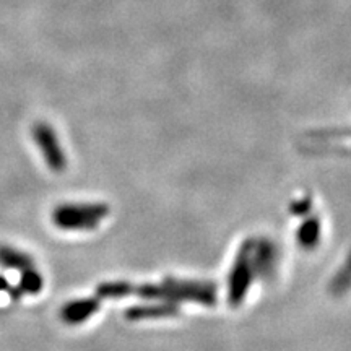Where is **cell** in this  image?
<instances>
[{
	"label": "cell",
	"instance_id": "cell-1",
	"mask_svg": "<svg viewBox=\"0 0 351 351\" xmlns=\"http://www.w3.org/2000/svg\"><path fill=\"white\" fill-rule=\"evenodd\" d=\"M135 295L145 300H163L169 302H199L212 306L217 302V287L199 280L166 278L158 285H138L134 287Z\"/></svg>",
	"mask_w": 351,
	"mask_h": 351
},
{
	"label": "cell",
	"instance_id": "cell-2",
	"mask_svg": "<svg viewBox=\"0 0 351 351\" xmlns=\"http://www.w3.org/2000/svg\"><path fill=\"white\" fill-rule=\"evenodd\" d=\"M108 215L109 207L104 204H64L54 210L52 221L60 230L88 231L95 230Z\"/></svg>",
	"mask_w": 351,
	"mask_h": 351
},
{
	"label": "cell",
	"instance_id": "cell-3",
	"mask_svg": "<svg viewBox=\"0 0 351 351\" xmlns=\"http://www.w3.org/2000/svg\"><path fill=\"white\" fill-rule=\"evenodd\" d=\"M252 245L254 239L245 241L241 245L238 257H236L232 269L228 278V300L231 306H239L247 295L252 280L256 278V271L252 265Z\"/></svg>",
	"mask_w": 351,
	"mask_h": 351
},
{
	"label": "cell",
	"instance_id": "cell-4",
	"mask_svg": "<svg viewBox=\"0 0 351 351\" xmlns=\"http://www.w3.org/2000/svg\"><path fill=\"white\" fill-rule=\"evenodd\" d=\"M33 138L39 148H41L44 161L56 173H62L67 166V158L60 147L54 129L46 122H38L33 127Z\"/></svg>",
	"mask_w": 351,
	"mask_h": 351
},
{
	"label": "cell",
	"instance_id": "cell-5",
	"mask_svg": "<svg viewBox=\"0 0 351 351\" xmlns=\"http://www.w3.org/2000/svg\"><path fill=\"white\" fill-rule=\"evenodd\" d=\"M276 261H278V252H276V247L269 239L254 241L252 265L256 276L267 278V276L271 275V271L275 270Z\"/></svg>",
	"mask_w": 351,
	"mask_h": 351
},
{
	"label": "cell",
	"instance_id": "cell-6",
	"mask_svg": "<svg viewBox=\"0 0 351 351\" xmlns=\"http://www.w3.org/2000/svg\"><path fill=\"white\" fill-rule=\"evenodd\" d=\"M99 307V298H83V300L70 301L60 309V319L69 326H77L98 313Z\"/></svg>",
	"mask_w": 351,
	"mask_h": 351
},
{
	"label": "cell",
	"instance_id": "cell-7",
	"mask_svg": "<svg viewBox=\"0 0 351 351\" xmlns=\"http://www.w3.org/2000/svg\"><path fill=\"white\" fill-rule=\"evenodd\" d=\"M179 313V307L176 302H158V304H143L134 306L125 311V317L130 320H142V319H160L169 317Z\"/></svg>",
	"mask_w": 351,
	"mask_h": 351
},
{
	"label": "cell",
	"instance_id": "cell-8",
	"mask_svg": "<svg viewBox=\"0 0 351 351\" xmlns=\"http://www.w3.org/2000/svg\"><path fill=\"white\" fill-rule=\"evenodd\" d=\"M0 265L5 269L25 270L28 267H33V257L19 249L2 244L0 245Z\"/></svg>",
	"mask_w": 351,
	"mask_h": 351
},
{
	"label": "cell",
	"instance_id": "cell-9",
	"mask_svg": "<svg viewBox=\"0 0 351 351\" xmlns=\"http://www.w3.org/2000/svg\"><path fill=\"white\" fill-rule=\"evenodd\" d=\"M296 239L301 247L304 249H314L320 241V221L317 217L307 218L301 226L298 228Z\"/></svg>",
	"mask_w": 351,
	"mask_h": 351
},
{
	"label": "cell",
	"instance_id": "cell-10",
	"mask_svg": "<svg viewBox=\"0 0 351 351\" xmlns=\"http://www.w3.org/2000/svg\"><path fill=\"white\" fill-rule=\"evenodd\" d=\"M134 293V285L127 282H109L101 283L96 288V295L99 300H117V298H124Z\"/></svg>",
	"mask_w": 351,
	"mask_h": 351
},
{
	"label": "cell",
	"instance_id": "cell-11",
	"mask_svg": "<svg viewBox=\"0 0 351 351\" xmlns=\"http://www.w3.org/2000/svg\"><path fill=\"white\" fill-rule=\"evenodd\" d=\"M21 291V295H38L43 289V276L38 270H34V267H28V269L21 270L20 283L16 287Z\"/></svg>",
	"mask_w": 351,
	"mask_h": 351
},
{
	"label": "cell",
	"instance_id": "cell-12",
	"mask_svg": "<svg viewBox=\"0 0 351 351\" xmlns=\"http://www.w3.org/2000/svg\"><path fill=\"white\" fill-rule=\"evenodd\" d=\"M350 287H351V256L348 257V261H346L343 269H341L339 274L335 275V278L332 280L330 289L335 293V295H341V293H345Z\"/></svg>",
	"mask_w": 351,
	"mask_h": 351
},
{
	"label": "cell",
	"instance_id": "cell-13",
	"mask_svg": "<svg viewBox=\"0 0 351 351\" xmlns=\"http://www.w3.org/2000/svg\"><path fill=\"white\" fill-rule=\"evenodd\" d=\"M311 207H313V200H311L309 197H304V199L293 202L291 213L296 215V217H302V215H306L307 212H309Z\"/></svg>",
	"mask_w": 351,
	"mask_h": 351
},
{
	"label": "cell",
	"instance_id": "cell-14",
	"mask_svg": "<svg viewBox=\"0 0 351 351\" xmlns=\"http://www.w3.org/2000/svg\"><path fill=\"white\" fill-rule=\"evenodd\" d=\"M0 291H7L8 295L13 298V300H20V296H21L20 289L19 288H12L5 276H0Z\"/></svg>",
	"mask_w": 351,
	"mask_h": 351
}]
</instances>
